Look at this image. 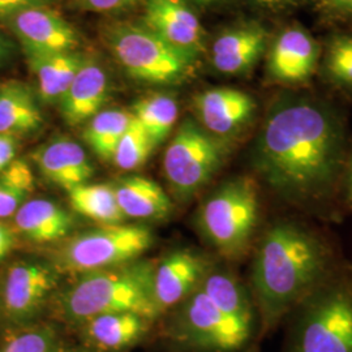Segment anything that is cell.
Listing matches in <instances>:
<instances>
[{"instance_id":"6da1fadb","label":"cell","mask_w":352,"mask_h":352,"mask_svg":"<svg viewBox=\"0 0 352 352\" xmlns=\"http://www.w3.org/2000/svg\"><path fill=\"white\" fill-rule=\"evenodd\" d=\"M349 154L346 124L329 102L282 93L270 102L252 145L254 179L276 201L307 218L334 221Z\"/></svg>"},{"instance_id":"7a4b0ae2","label":"cell","mask_w":352,"mask_h":352,"mask_svg":"<svg viewBox=\"0 0 352 352\" xmlns=\"http://www.w3.org/2000/svg\"><path fill=\"white\" fill-rule=\"evenodd\" d=\"M340 267L330 240L300 215H279L270 221L252 247L248 283L261 334L282 325Z\"/></svg>"},{"instance_id":"3957f363","label":"cell","mask_w":352,"mask_h":352,"mask_svg":"<svg viewBox=\"0 0 352 352\" xmlns=\"http://www.w3.org/2000/svg\"><path fill=\"white\" fill-rule=\"evenodd\" d=\"M258 334L260 316L248 286L217 265L176 314V340L189 351L245 352Z\"/></svg>"},{"instance_id":"277c9868","label":"cell","mask_w":352,"mask_h":352,"mask_svg":"<svg viewBox=\"0 0 352 352\" xmlns=\"http://www.w3.org/2000/svg\"><path fill=\"white\" fill-rule=\"evenodd\" d=\"M283 324L282 352H352V276L340 267Z\"/></svg>"},{"instance_id":"5b68a950","label":"cell","mask_w":352,"mask_h":352,"mask_svg":"<svg viewBox=\"0 0 352 352\" xmlns=\"http://www.w3.org/2000/svg\"><path fill=\"white\" fill-rule=\"evenodd\" d=\"M154 274L155 265L149 261L87 273L65 292V314L77 321L111 314H135L151 320L160 315L154 298Z\"/></svg>"},{"instance_id":"8992f818","label":"cell","mask_w":352,"mask_h":352,"mask_svg":"<svg viewBox=\"0 0 352 352\" xmlns=\"http://www.w3.org/2000/svg\"><path fill=\"white\" fill-rule=\"evenodd\" d=\"M261 186L253 175L230 177L214 188L197 209L204 240L226 260H239L257 239L261 221Z\"/></svg>"},{"instance_id":"52a82bcc","label":"cell","mask_w":352,"mask_h":352,"mask_svg":"<svg viewBox=\"0 0 352 352\" xmlns=\"http://www.w3.org/2000/svg\"><path fill=\"white\" fill-rule=\"evenodd\" d=\"M103 39L115 60L142 84L177 85L196 72V59L176 50L144 24H109L103 28Z\"/></svg>"},{"instance_id":"ba28073f","label":"cell","mask_w":352,"mask_h":352,"mask_svg":"<svg viewBox=\"0 0 352 352\" xmlns=\"http://www.w3.org/2000/svg\"><path fill=\"white\" fill-rule=\"evenodd\" d=\"M231 146L196 119H184L164 151V176L176 199L188 202L206 188L226 164Z\"/></svg>"},{"instance_id":"9c48e42d","label":"cell","mask_w":352,"mask_h":352,"mask_svg":"<svg viewBox=\"0 0 352 352\" xmlns=\"http://www.w3.org/2000/svg\"><path fill=\"white\" fill-rule=\"evenodd\" d=\"M153 244L148 227L103 225L71 240L59 257L67 272L91 273L135 261Z\"/></svg>"},{"instance_id":"30bf717a","label":"cell","mask_w":352,"mask_h":352,"mask_svg":"<svg viewBox=\"0 0 352 352\" xmlns=\"http://www.w3.org/2000/svg\"><path fill=\"white\" fill-rule=\"evenodd\" d=\"M195 119L218 139L231 142L252 126L257 102L251 94L235 88H212L193 98Z\"/></svg>"},{"instance_id":"8fae6325","label":"cell","mask_w":352,"mask_h":352,"mask_svg":"<svg viewBox=\"0 0 352 352\" xmlns=\"http://www.w3.org/2000/svg\"><path fill=\"white\" fill-rule=\"evenodd\" d=\"M0 21L11 30L23 51L64 52L76 51L80 46L75 28L50 6L29 7Z\"/></svg>"},{"instance_id":"7c38bea8","label":"cell","mask_w":352,"mask_h":352,"mask_svg":"<svg viewBox=\"0 0 352 352\" xmlns=\"http://www.w3.org/2000/svg\"><path fill=\"white\" fill-rule=\"evenodd\" d=\"M320 46L302 26H289L270 45L266 76L269 81L289 88L300 87L315 75Z\"/></svg>"},{"instance_id":"4fadbf2b","label":"cell","mask_w":352,"mask_h":352,"mask_svg":"<svg viewBox=\"0 0 352 352\" xmlns=\"http://www.w3.org/2000/svg\"><path fill=\"white\" fill-rule=\"evenodd\" d=\"M144 25L196 60L206 50L204 28L187 0H145Z\"/></svg>"},{"instance_id":"5bb4252c","label":"cell","mask_w":352,"mask_h":352,"mask_svg":"<svg viewBox=\"0 0 352 352\" xmlns=\"http://www.w3.org/2000/svg\"><path fill=\"white\" fill-rule=\"evenodd\" d=\"M213 260L195 250H179L155 266L154 298L158 312L180 305L200 286L215 266Z\"/></svg>"},{"instance_id":"9a60e30c","label":"cell","mask_w":352,"mask_h":352,"mask_svg":"<svg viewBox=\"0 0 352 352\" xmlns=\"http://www.w3.org/2000/svg\"><path fill=\"white\" fill-rule=\"evenodd\" d=\"M267 42V30L261 24H239L215 38L210 49V62L222 75H245L263 58Z\"/></svg>"},{"instance_id":"2e32d148","label":"cell","mask_w":352,"mask_h":352,"mask_svg":"<svg viewBox=\"0 0 352 352\" xmlns=\"http://www.w3.org/2000/svg\"><path fill=\"white\" fill-rule=\"evenodd\" d=\"M110 81L106 69L96 59L85 62L58 103L64 122L71 126H81L102 111L109 98Z\"/></svg>"},{"instance_id":"e0dca14e","label":"cell","mask_w":352,"mask_h":352,"mask_svg":"<svg viewBox=\"0 0 352 352\" xmlns=\"http://www.w3.org/2000/svg\"><path fill=\"white\" fill-rule=\"evenodd\" d=\"M33 160L47 182L67 192L88 183L94 174V167L82 146L65 138L43 144L33 153Z\"/></svg>"},{"instance_id":"ac0fdd59","label":"cell","mask_w":352,"mask_h":352,"mask_svg":"<svg viewBox=\"0 0 352 352\" xmlns=\"http://www.w3.org/2000/svg\"><path fill=\"white\" fill-rule=\"evenodd\" d=\"M56 285L55 272L38 263L13 265L4 286L6 309L16 320L34 315Z\"/></svg>"},{"instance_id":"d6986e66","label":"cell","mask_w":352,"mask_h":352,"mask_svg":"<svg viewBox=\"0 0 352 352\" xmlns=\"http://www.w3.org/2000/svg\"><path fill=\"white\" fill-rule=\"evenodd\" d=\"M32 74L37 78V96L45 104H56L69 88L87 55L80 51L32 52L24 51Z\"/></svg>"},{"instance_id":"ffe728a7","label":"cell","mask_w":352,"mask_h":352,"mask_svg":"<svg viewBox=\"0 0 352 352\" xmlns=\"http://www.w3.org/2000/svg\"><path fill=\"white\" fill-rule=\"evenodd\" d=\"M43 113L37 93L19 80L0 84V133L21 136L43 126Z\"/></svg>"},{"instance_id":"44dd1931","label":"cell","mask_w":352,"mask_h":352,"mask_svg":"<svg viewBox=\"0 0 352 352\" xmlns=\"http://www.w3.org/2000/svg\"><path fill=\"white\" fill-rule=\"evenodd\" d=\"M116 200L126 217L136 219L166 218L173 210L168 195L146 176L122 177L115 186Z\"/></svg>"},{"instance_id":"7402d4cb","label":"cell","mask_w":352,"mask_h":352,"mask_svg":"<svg viewBox=\"0 0 352 352\" xmlns=\"http://www.w3.org/2000/svg\"><path fill=\"white\" fill-rule=\"evenodd\" d=\"M14 223L25 238L39 244L63 239L74 226L71 215L46 199L28 200L14 214Z\"/></svg>"},{"instance_id":"603a6c76","label":"cell","mask_w":352,"mask_h":352,"mask_svg":"<svg viewBox=\"0 0 352 352\" xmlns=\"http://www.w3.org/2000/svg\"><path fill=\"white\" fill-rule=\"evenodd\" d=\"M145 331V318L135 314L97 316L88 321V337L104 350H122Z\"/></svg>"},{"instance_id":"cb8c5ba5","label":"cell","mask_w":352,"mask_h":352,"mask_svg":"<svg viewBox=\"0 0 352 352\" xmlns=\"http://www.w3.org/2000/svg\"><path fill=\"white\" fill-rule=\"evenodd\" d=\"M68 197L75 212L102 225H120L126 218L110 184L85 183L69 190Z\"/></svg>"},{"instance_id":"d4e9b609","label":"cell","mask_w":352,"mask_h":352,"mask_svg":"<svg viewBox=\"0 0 352 352\" xmlns=\"http://www.w3.org/2000/svg\"><path fill=\"white\" fill-rule=\"evenodd\" d=\"M132 119L131 111L102 110L85 123L82 136L97 157L103 161H113L116 146Z\"/></svg>"},{"instance_id":"484cf974","label":"cell","mask_w":352,"mask_h":352,"mask_svg":"<svg viewBox=\"0 0 352 352\" xmlns=\"http://www.w3.org/2000/svg\"><path fill=\"white\" fill-rule=\"evenodd\" d=\"M131 113L157 146L174 129L179 116V104L173 96L153 94L136 102Z\"/></svg>"},{"instance_id":"4316f807","label":"cell","mask_w":352,"mask_h":352,"mask_svg":"<svg viewBox=\"0 0 352 352\" xmlns=\"http://www.w3.org/2000/svg\"><path fill=\"white\" fill-rule=\"evenodd\" d=\"M34 189V175L24 160H13L0 174V218H8L28 201Z\"/></svg>"},{"instance_id":"83f0119b","label":"cell","mask_w":352,"mask_h":352,"mask_svg":"<svg viewBox=\"0 0 352 352\" xmlns=\"http://www.w3.org/2000/svg\"><path fill=\"white\" fill-rule=\"evenodd\" d=\"M155 148L144 126L133 118L119 141L113 161L122 170H135L145 164Z\"/></svg>"},{"instance_id":"f1b7e54d","label":"cell","mask_w":352,"mask_h":352,"mask_svg":"<svg viewBox=\"0 0 352 352\" xmlns=\"http://www.w3.org/2000/svg\"><path fill=\"white\" fill-rule=\"evenodd\" d=\"M325 72L333 84L352 90V36H340L330 42Z\"/></svg>"},{"instance_id":"f546056e","label":"cell","mask_w":352,"mask_h":352,"mask_svg":"<svg viewBox=\"0 0 352 352\" xmlns=\"http://www.w3.org/2000/svg\"><path fill=\"white\" fill-rule=\"evenodd\" d=\"M54 333L50 329H33L13 337L0 352H52Z\"/></svg>"},{"instance_id":"4dcf8cb0","label":"cell","mask_w":352,"mask_h":352,"mask_svg":"<svg viewBox=\"0 0 352 352\" xmlns=\"http://www.w3.org/2000/svg\"><path fill=\"white\" fill-rule=\"evenodd\" d=\"M140 0H75L76 6L87 12L118 13L135 7Z\"/></svg>"},{"instance_id":"1f68e13d","label":"cell","mask_w":352,"mask_h":352,"mask_svg":"<svg viewBox=\"0 0 352 352\" xmlns=\"http://www.w3.org/2000/svg\"><path fill=\"white\" fill-rule=\"evenodd\" d=\"M340 209L352 213V149H349L340 186Z\"/></svg>"},{"instance_id":"d6a6232c","label":"cell","mask_w":352,"mask_h":352,"mask_svg":"<svg viewBox=\"0 0 352 352\" xmlns=\"http://www.w3.org/2000/svg\"><path fill=\"white\" fill-rule=\"evenodd\" d=\"M19 149V139L11 135L0 133V174L6 167L16 160V153Z\"/></svg>"},{"instance_id":"836d02e7","label":"cell","mask_w":352,"mask_h":352,"mask_svg":"<svg viewBox=\"0 0 352 352\" xmlns=\"http://www.w3.org/2000/svg\"><path fill=\"white\" fill-rule=\"evenodd\" d=\"M55 0H0V20L12 13L37 6H50Z\"/></svg>"},{"instance_id":"e575fe53","label":"cell","mask_w":352,"mask_h":352,"mask_svg":"<svg viewBox=\"0 0 352 352\" xmlns=\"http://www.w3.org/2000/svg\"><path fill=\"white\" fill-rule=\"evenodd\" d=\"M321 3L329 12L352 17V0H321Z\"/></svg>"},{"instance_id":"d590c367","label":"cell","mask_w":352,"mask_h":352,"mask_svg":"<svg viewBox=\"0 0 352 352\" xmlns=\"http://www.w3.org/2000/svg\"><path fill=\"white\" fill-rule=\"evenodd\" d=\"M14 51L16 45L13 43L12 39L0 30V67L6 65L12 59Z\"/></svg>"},{"instance_id":"8d00e7d4","label":"cell","mask_w":352,"mask_h":352,"mask_svg":"<svg viewBox=\"0 0 352 352\" xmlns=\"http://www.w3.org/2000/svg\"><path fill=\"white\" fill-rule=\"evenodd\" d=\"M302 0H254V3L267 11H283L291 7H295Z\"/></svg>"},{"instance_id":"74e56055","label":"cell","mask_w":352,"mask_h":352,"mask_svg":"<svg viewBox=\"0 0 352 352\" xmlns=\"http://www.w3.org/2000/svg\"><path fill=\"white\" fill-rule=\"evenodd\" d=\"M12 245L13 235L11 228L0 223V261L11 252Z\"/></svg>"},{"instance_id":"f35d334b","label":"cell","mask_w":352,"mask_h":352,"mask_svg":"<svg viewBox=\"0 0 352 352\" xmlns=\"http://www.w3.org/2000/svg\"><path fill=\"white\" fill-rule=\"evenodd\" d=\"M196 4L202 6V7H209V6H213L215 3L221 1V0H193Z\"/></svg>"}]
</instances>
